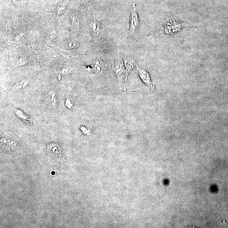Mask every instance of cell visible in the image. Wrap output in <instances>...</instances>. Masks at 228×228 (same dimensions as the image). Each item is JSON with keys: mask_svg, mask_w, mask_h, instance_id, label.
Returning <instances> with one entry per match:
<instances>
[{"mask_svg": "<svg viewBox=\"0 0 228 228\" xmlns=\"http://www.w3.org/2000/svg\"><path fill=\"white\" fill-rule=\"evenodd\" d=\"M189 25L175 18H166L158 26L159 33L168 35H175L181 31L185 28H189Z\"/></svg>", "mask_w": 228, "mask_h": 228, "instance_id": "6da1fadb", "label": "cell"}, {"mask_svg": "<svg viewBox=\"0 0 228 228\" xmlns=\"http://www.w3.org/2000/svg\"><path fill=\"white\" fill-rule=\"evenodd\" d=\"M140 24V18L136 9V5L134 3H133L130 18L129 33L130 35H132L135 33L138 28Z\"/></svg>", "mask_w": 228, "mask_h": 228, "instance_id": "7a4b0ae2", "label": "cell"}, {"mask_svg": "<svg viewBox=\"0 0 228 228\" xmlns=\"http://www.w3.org/2000/svg\"><path fill=\"white\" fill-rule=\"evenodd\" d=\"M115 74L118 77L121 78V76L124 75L125 74V70L124 67V64H123L122 60L118 54V64L116 66L115 69Z\"/></svg>", "mask_w": 228, "mask_h": 228, "instance_id": "3957f363", "label": "cell"}, {"mask_svg": "<svg viewBox=\"0 0 228 228\" xmlns=\"http://www.w3.org/2000/svg\"><path fill=\"white\" fill-rule=\"evenodd\" d=\"M90 28L94 36H100L102 34V28L100 24L97 21H93L90 25Z\"/></svg>", "mask_w": 228, "mask_h": 228, "instance_id": "277c9868", "label": "cell"}, {"mask_svg": "<svg viewBox=\"0 0 228 228\" xmlns=\"http://www.w3.org/2000/svg\"><path fill=\"white\" fill-rule=\"evenodd\" d=\"M124 62L126 67V68L127 75L131 72V70L135 66V62L134 60L130 57H127L125 58Z\"/></svg>", "mask_w": 228, "mask_h": 228, "instance_id": "5b68a950", "label": "cell"}, {"mask_svg": "<svg viewBox=\"0 0 228 228\" xmlns=\"http://www.w3.org/2000/svg\"><path fill=\"white\" fill-rule=\"evenodd\" d=\"M48 102L49 106L52 108L56 107L57 102L56 99V94L54 93L51 92L49 94L48 96Z\"/></svg>", "mask_w": 228, "mask_h": 228, "instance_id": "8992f818", "label": "cell"}, {"mask_svg": "<svg viewBox=\"0 0 228 228\" xmlns=\"http://www.w3.org/2000/svg\"><path fill=\"white\" fill-rule=\"evenodd\" d=\"M139 75L140 77L143 80L145 83L148 84L150 82L149 76L145 70L144 69L140 70L139 71Z\"/></svg>", "mask_w": 228, "mask_h": 228, "instance_id": "52a82bcc", "label": "cell"}, {"mask_svg": "<svg viewBox=\"0 0 228 228\" xmlns=\"http://www.w3.org/2000/svg\"><path fill=\"white\" fill-rule=\"evenodd\" d=\"M65 46L67 48L72 50L77 48L78 46V45L74 41H69L66 42Z\"/></svg>", "mask_w": 228, "mask_h": 228, "instance_id": "ba28073f", "label": "cell"}, {"mask_svg": "<svg viewBox=\"0 0 228 228\" xmlns=\"http://www.w3.org/2000/svg\"><path fill=\"white\" fill-rule=\"evenodd\" d=\"M16 113L17 115H18V116H19V117L22 118V119H23V120H25L26 122H29L30 120L28 118V117H27L26 116L24 115V114H23V113H22V112L20 111V110H17L16 112Z\"/></svg>", "mask_w": 228, "mask_h": 228, "instance_id": "9c48e42d", "label": "cell"}, {"mask_svg": "<svg viewBox=\"0 0 228 228\" xmlns=\"http://www.w3.org/2000/svg\"><path fill=\"white\" fill-rule=\"evenodd\" d=\"M102 70V64L99 61H96L95 63V70L96 72H100Z\"/></svg>", "mask_w": 228, "mask_h": 228, "instance_id": "30bf717a", "label": "cell"}, {"mask_svg": "<svg viewBox=\"0 0 228 228\" xmlns=\"http://www.w3.org/2000/svg\"><path fill=\"white\" fill-rule=\"evenodd\" d=\"M23 85V82H20V83H18L15 86V89L16 90H19L20 89L22 88Z\"/></svg>", "mask_w": 228, "mask_h": 228, "instance_id": "8fae6325", "label": "cell"}, {"mask_svg": "<svg viewBox=\"0 0 228 228\" xmlns=\"http://www.w3.org/2000/svg\"><path fill=\"white\" fill-rule=\"evenodd\" d=\"M23 59L20 58V59H19V64H20V65H23Z\"/></svg>", "mask_w": 228, "mask_h": 228, "instance_id": "7c38bea8", "label": "cell"}]
</instances>
